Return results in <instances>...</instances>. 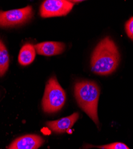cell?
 Listing matches in <instances>:
<instances>
[{
  "instance_id": "7a4b0ae2",
  "label": "cell",
  "mask_w": 133,
  "mask_h": 149,
  "mask_svg": "<svg viewBox=\"0 0 133 149\" xmlns=\"http://www.w3.org/2000/svg\"><path fill=\"white\" fill-rule=\"evenodd\" d=\"M100 93L99 86L92 81L79 82L75 86V95L79 106L97 126L99 124L97 108Z\"/></svg>"
},
{
  "instance_id": "277c9868",
  "label": "cell",
  "mask_w": 133,
  "mask_h": 149,
  "mask_svg": "<svg viewBox=\"0 0 133 149\" xmlns=\"http://www.w3.org/2000/svg\"><path fill=\"white\" fill-rule=\"evenodd\" d=\"M33 15L31 6L10 11H0V27H10L28 21Z\"/></svg>"
},
{
  "instance_id": "5b68a950",
  "label": "cell",
  "mask_w": 133,
  "mask_h": 149,
  "mask_svg": "<svg viewBox=\"0 0 133 149\" xmlns=\"http://www.w3.org/2000/svg\"><path fill=\"white\" fill-rule=\"evenodd\" d=\"M74 4L65 0H46L40 7L42 17H52L67 15L72 10Z\"/></svg>"
},
{
  "instance_id": "8fae6325",
  "label": "cell",
  "mask_w": 133,
  "mask_h": 149,
  "mask_svg": "<svg viewBox=\"0 0 133 149\" xmlns=\"http://www.w3.org/2000/svg\"><path fill=\"white\" fill-rule=\"evenodd\" d=\"M89 147H96L101 149H129L126 144L120 142H116L102 146H89Z\"/></svg>"
},
{
  "instance_id": "7c38bea8",
  "label": "cell",
  "mask_w": 133,
  "mask_h": 149,
  "mask_svg": "<svg viewBox=\"0 0 133 149\" xmlns=\"http://www.w3.org/2000/svg\"><path fill=\"white\" fill-rule=\"evenodd\" d=\"M125 30L129 38L133 41V17L127 22L125 24Z\"/></svg>"
},
{
  "instance_id": "52a82bcc",
  "label": "cell",
  "mask_w": 133,
  "mask_h": 149,
  "mask_svg": "<svg viewBox=\"0 0 133 149\" xmlns=\"http://www.w3.org/2000/svg\"><path fill=\"white\" fill-rule=\"evenodd\" d=\"M79 117V114L78 113H74L67 117L56 120L47 122L46 125L55 133L68 132L77 120Z\"/></svg>"
},
{
  "instance_id": "6da1fadb",
  "label": "cell",
  "mask_w": 133,
  "mask_h": 149,
  "mask_svg": "<svg viewBox=\"0 0 133 149\" xmlns=\"http://www.w3.org/2000/svg\"><path fill=\"white\" fill-rule=\"evenodd\" d=\"M118 48L109 37H106L97 45L91 56L92 72L100 75L111 74L117 68L119 61Z\"/></svg>"
},
{
  "instance_id": "ba28073f",
  "label": "cell",
  "mask_w": 133,
  "mask_h": 149,
  "mask_svg": "<svg viewBox=\"0 0 133 149\" xmlns=\"http://www.w3.org/2000/svg\"><path fill=\"white\" fill-rule=\"evenodd\" d=\"M34 47L39 54L51 56L61 54L64 51L65 45L62 42L47 41L36 44Z\"/></svg>"
},
{
  "instance_id": "3957f363",
  "label": "cell",
  "mask_w": 133,
  "mask_h": 149,
  "mask_svg": "<svg viewBox=\"0 0 133 149\" xmlns=\"http://www.w3.org/2000/svg\"><path fill=\"white\" fill-rule=\"evenodd\" d=\"M66 100L64 90L55 77H52L46 85L42 100L43 110L46 113H56L64 106Z\"/></svg>"
},
{
  "instance_id": "8992f818",
  "label": "cell",
  "mask_w": 133,
  "mask_h": 149,
  "mask_svg": "<svg viewBox=\"0 0 133 149\" xmlns=\"http://www.w3.org/2000/svg\"><path fill=\"white\" fill-rule=\"evenodd\" d=\"M44 141L43 139L40 135H25L12 142L8 149H38L43 145Z\"/></svg>"
},
{
  "instance_id": "9c48e42d",
  "label": "cell",
  "mask_w": 133,
  "mask_h": 149,
  "mask_svg": "<svg viewBox=\"0 0 133 149\" xmlns=\"http://www.w3.org/2000/svg\"><path fill=\"white\" fill-rule=\"evenodd\" d=\"M35 49L33 45L26 44L21 48L19 56L18 61L22 66H27L32 63L35 57Z\"/></svg>"
},
{
  "instance_id": "30bf717a",
  "label": "cell",
  "mask_w": 133,
  "mask_h": 149,
  "mask_svg": "<svg viewBox=\"0 0 133 149\" xmlns=\"http://www.w3.org/2000/svg\"><path fill=\"white\" fill-rule=\"evenodd\" d=\"M9 66V56L7 49L0 40V77L3 76L7 70Z\"/></svg>"
}]
</instances>
